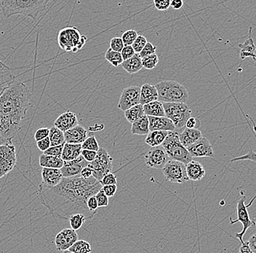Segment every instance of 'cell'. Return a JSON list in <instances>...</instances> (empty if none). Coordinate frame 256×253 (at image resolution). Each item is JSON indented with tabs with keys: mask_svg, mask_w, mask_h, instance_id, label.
Listing matches in <instances>:
<instances>
[{
	"mask_svg": "<svg viewBox=\"0 0 256 253\" xmlns=\"http://www.w3.org/2000/svg\"><path fill=\"white\" fill-rule=\"evenodd\" d=\"M102 188L100 182L92 177L88 179L82 178L80 176L68 178L64 177L60 183L55 188H46L47 206L57 214L63 212L64 215L71 216L81 213L88 214L91 218L95 214L88 210V199L96 196Z\"/></svg>",
	"mask_w": 256,
	"mask_h": 253,
	"instance_id": "6da1fadb",
	"label": "cell"
},
{
	"mask_svg": "<svg viewBox=\"0 0 256 253\" xmlns=\"http://www.w3.org/2000/svg\"><path fill=\"white\" fill-rule=\"evenodd\" d=\"M31 93L26 85L16 82L0 96V134L12 139L20 131L30 106Z\"/></svg>",
	"mask_w": 256,
	"mask_h": 253,
	"instance_id": "7a4b0ae2",
	"label": "cell"
},
{
	"mask_svg": "<svg viewBox=\"0 0 256 253\" xmlns=\"http://www.w3.org/2000/svg\"><path fill=\"white\" fill-rule=\"evenodd\" d=\"M44 0H0V9L6 19L14 15H24L35 20L47 9Z\"/></svg>",
	"mask_w": 256,
	"mask_h": 253,
	"instance_id": "3957f363",
	"label": "cell"
},
{
	"mask_svg": "<svg viewBox=\"0 0 256 253\" xmlns=\"http://www.w3.org/2000/svg\"><path fill=\"white\" fill-rule=\"evenodd\" d=\"M158 101L162 103H186L188 91L185 86L175 81H162L155 85Z\"/></svg>",
	"mask_w": 256,
	"mask_h": 253,
	"instance_id": "277c9868",
	"label": "cell"
},
{
	"mask_svg": "<svg viewBox=\"0 0 256 253\" xmlns=\"http://www.w3.org/2000/svg\"><path fill=\"white\" fill-rule=\"evenodd\" d=\"M170 159L186 165L192 161V157L188 150L182 145L179 139L178 133L168 131V137L162 145Z\"/></svg>",
	"mask_w": 256,
	"mask_h": 253,
	"instance_id": "5b68a950",
	"label": "cell"
},
{
	"mask_svg": "<svg viewBox=\"0 0 256 253\" xmlns=\"http://www.w3.org/2000/svg\"><path fill=\"white\" fill-rule=\"evenodd\" d=\"M86 41L87 38L82 35L74 27H65L58 35L59 47L66 52L76 53L84 46Z\"/></svg>",
	"mask_w": 256,
	"mask_h": 253,
	"instance_id": "8992f818",
	"label": "cell"
},
{
	"mask_svg": "<svg viewBox=\"0 0 256 253\" xmlns=\"http://www.w3.org/2000/svg\"><path fill=\"white\" fill-rule=\"evenodd\" d=\"M163 107L166 117L174 123L176 130L184 129L191 118L192 110L186 103H163Z\"/></svg>",
	"mask_w": 256,
	"mask_h": 253,
	"instance_id": "52a82bcc",
	"label": "cell"
},
{
	"mask_svg": "<svg viewBox=\"0 0 256 253\" xmlns=\"http://www.w3.org/2000/svg\"><path fill=\"white\" fill-rule=\"evenodd\" d=\"M113 158L108 154V151L103 147H100L95 160L88 163L94 171L92 177L100 182L102 178L108 173L112 172L113 169Z\"/></svg>",
	"mask_w": 256,
	"mask_h": 253,
	"instance_id": "ba28073f",
	"label": "cell"
},
{
	"mask_svg": "<svg viewBox=\"0 0 256 253\" xmlns=\"http://www.w3.org/2000/svg\"><path fill=\"white\" fill-rule=\"evenodd\" d=\"M17 163L16 147L9 139L0 145V179L7 175L15 167Z\"/></svg>",
	"mask_w": 256,
	"mask_h": 253,
	"instance_id": "9c48e42d",
	"label": "cell"
},
{
	"mask_svg": "<svg viewBox=\"0 0 256 253\" xmlns=\"http://www.w3.org/2000/svg\"><path fill=\"white\" fill-rule=\"evenodd\" d=\"M246 196L244 195V192H241V197L238 200V204H236V214H238V218L234 220L232 217H230V223L235 224L236 222H240L242 225V230L240 233H236V238H239L240 242L242 244L244 242L243 241V236L246 234V231L248 229L252 226H255L256 225V222H254L250 220L248 214V205H246Z\"/></svg>",
	"mask_w": 256,
	"mask_h": 253,
	"instance_id": "30bf717a",
	"label": "cell"
},
{
	"mask_svg": "<svg viewBox=\"0 0 256 253\" xmlns=\"http://www.w3.org/2000/svg\"><path fill=\"white\" fill-rule=\"evenodd\" d=\"M166 180L172 183L183 184L188 180L186 165L178 161L170 160L162 168Z\"/></svg>",
	"mask_w": 256,
	"mask_h": 253,
	"instance_id": "8fae6325",
	"label": "cell"
},
{
	"mask_svg": "<svg viewBox=\"0 0 256 253\" xmlns=\"http://www.w3.org/2000/svg\"><path fill=\"white\" fill-rule=\"evenodd\" d=\"M144 158L146 166L154 169H162L164 165L170 160L162 145L152 147Z\"/></svg>",
	"mask_w": 256,
	"mask_h": 253,
	"instance_id": "7c38bea8",
	"label": "cell"
},
{
	"mask_svg": "<svg viewBox=\"0 0 256 253\" xmlns=\"http://www.w3.org/2000/svg\"><path fill=\"white\" fill-rule=\"evenodd\" d=\"M140 87L132 86L126 88L122 93L118 107L122 111L126 112L131 107L140 104Z\"/></svg>",
	"mask_w": 256,
	"mask_h": 253,
	"instance_id": "4fadbf2b",
	"label": "cell"
},
{
	"mask_svg": "<svg viewBox=\"0 0 256 253\" xmlns=\"http://www.w3.org/2000/svg\"><path fill=\"white\" fill-rule=\"evenodd\" d=\"M79 239L76 230L72 228H64L56 235L55 243L58 251L68 250L72 245Z\"/></svg>",
	"mask_w": 256,
	"mask_h": 253,
	"instance_id": "5bb4252c",
	"label": "cell"
},
{
	"mask_svg": "<svg viewBox=\"0 0 256 253\" xmlns=\"http://www.w3.org/2000/svg\"><path fill=\"white\" fill-rule=\"evenodd\" d=\"M187 150L192 158H214L215 156L212 145L206 137H201Z\"/></svg>",
	"mask_w": 256,
	"mask_h": 253,
	"instance_id": "9a60e30c",
	"label": "cell"
},
{
	"mask_svg": "<svg viewBox=\"0 0 256 253\" xmlns=\"http://www.w3.org/2000/svg\"><path fill=\"white\" fill-rule=\"evenodd\" d=\"M88 162L82 155L79 158L71 161H64L63 167L60 169L62 175L65 178L80 176L82 169L88 166Z\"/></svg>",
	"mask_w": 256,
	"mask_h": 253,
	"instance_id": "2e32d148",
	"label": "cell"
},
{
	"mask_svg": "<svg viewBox=\"0 0 256 253\" xmlns=\"http://www.w3.org/2000/svg\"><path fill=\"white\" fill-rule=\"evenodd\" d=\"M42 185L44 188L51 189L55 188L60 183L64 177L60 169L43 168L41 172Z\"/></svg>",
	"mask_w": 256,
	"mask_h": 253,
	"instance_id": "e0dca14e",
	"label": "cell"
},
{
	"mask_svg": "<svg viewBox=\"0 0 256 253\" xmlns=\"http://www.w3.org/2000/svg\"><path fill=\"white\" fill-rule=\"evenodd\" d=\"M78 125L79 121L78 117L74 113L71 111H67L59 115L54 122V126L64 133L73 129Z\"/></svg>",
	"mask_w": 256,
	"mask_h": 253,
	"instance_id": "ac0fdd59",
	"label": "cell"
},
{
	"mask_svg": "<svg viewBox=\"0 0 256 253\" xmlns=\"http://www.w3.org/2000/svg\"><path fill=\"white\" fill-rule=\"evenodd\" d=\"M88 137V131L80 125L64 132L66 143L73 145H82Z\"/></svg>",
	"mask_w": 256,
	"mask_h": 253,
	"instance_id": "d6986e66",
	"label": "cell"
},
{
	"mask_svg": "<svg viewBox=\"0 0 256 253\" xmlns=\"http://www.w3.org/2000/svg\"><path fill=\"white\" fill-rule=\"evenodd\" d=\"M150 121V130L175 131L176 127L172 121L167 117L148 116Z\"/></svg>",
	"mask_w": 256,
	"mask_h": 253,
	"instance_id": "ffe728a7",
	"label": "cell"
},
{
	"mask_svg": "<svg viewBox=\"0 0 256 253\" xmlns=\"http://www.w3.org/2000/svg\"><path fill=\"white\" fill-rule=\"evenodd\" d=\"M16 76L12 69L0 61V96L11 85L15 83Z\"/></svg>",
	"mask_w": 256,
	"mask_h": 253,
	"instance_id": "44dd1931",
	"label": "cell"
},
{
	"mask_svg": "<svg viewBox=\"0 0 256 253\" xmlns=\"http://www.w3.org/2000/svg\"><path fill=\"white\" fill-rule=\"evenodd\" d=\"M186 170L188 180L200 181L206 175L204 166L198 161L193 160L186 165Z\"/></svg>",
	"mask_w": 256,
	"mask_h": 253,
	"instance_id": "7402d4cb",
	"label": "cell"
},
{
	"mask_svg": "<svg viewBox=\"0 0 256 253\" xmlns=\"http://www.w3.org/2000/svg\"><path fill=\"white\" fill-rule=\"evenodd\" d=\"M158 100V92L155 86L145 83L140 87V105H145Z\"/></svg>",
	"mask_w": 256,
	"mask_h": 253,
	"instance_id": "603a6c76",
	"label": "cell"
},
{
	"mask_svg": "<svg viewBox=\"0 0 256 253\" xmlns=\"http://www.w3.org/2000/svg\"><path fill=\"white\" fill-rule=\"evenodd\" d=\"M240 55L242 60L247 59L248 57L252 58L256 62V56L255 51L256 47L254 44V40L252 38V28H250L249 38L246 40L243 44H240Z\"/></svg>",
	"mask_w": 256,
	"mask_h": 253,
	"instance_id": "cb8c5ba5",
	"label": "cell"
},
{
	"mask_svg": "<svg viewBox=\"0 0 256 253\" xmlns=\"http://www.w3.org/2000/svg\"><path fill=\"white\" fill-rule=\"evenodd\" d=\"M201 137H202V135L199 129H185L183 132L179 134L180 142L186 149L199 140Z\"/></svg>",
	"mask_w": 256,
	"mask_h": 253,
	"instance_id": "d4e9b609",
	"label": "cell"
},
{
	"mask_svg": "<svg viewBox=\"0 0 256 253\" xmlns=\"http://www.w3.org/2000/svg\"><path fill=\"white\" fill-rule=\"evenodd\" d=\"M82 145H73V144H64L62 158L64 161H71L79 158L81 155Z\"/></svg>",
	"mask_w": 256,
	"mask_h": 253,
	"instance_id": "484cf974",
	"label": "cell"
},
{
	"mask_svg": "<svg viewBox=\"0 0 256 253\" xmlns=\"http://www.w3.org/2000/svg\"><path fill=\"white\" fill-rule=\"evenodd\" d=\"M39 162L40 166L42 168L57 169H62L64 163V160L62 158L44 154L40 155Z\"/></svg>",
	"mask_w": 256,
	"mask_h": 253,
	"instance_id": "4316f807",
	"label": "cell"
},
{
	"mask_svg": "<svg viewBox=\"0 0 256 253\" xmlns=\"http://www.w3.org/2000/svg\"><path fill=\"white\" fill-rule=\"evenodd\" d=\"M121 65L128 73L131 74V75L137 73L138 72L140 71L143 68L142 58H140L139 54H136L130 59L124 61Z\"/></svg>",
	"mask_w": 256,
	"mask_h": 253,
	"instance_id": "83f0119b",
	"label": "cell"
},
{
	"mask_svg": "<svg viewBox=\"0 0 256 253\" xmlns=\"http://www.w3.org/2000/svg\"><path fill=\"white\" fill-rule=\"evenodd\" d=\"M168 135V131H150L146 138L145 142L152 147L161 146Z\"/></svg>",
	"mask_w": 256,
	"mask_h": 253,
	"instance_id": "f1b7e54d",
	"label": "cell"
},
{
	"mask_svg": "<svg viewBox=\"0 0 256 253\" xmlns=\"http://www.w3.org/2000/svg\"><path fill=\"white\" fill-rule=\"evenodd\" d=\"M144 111L146 116L166 117L163 104L160 101H154L143 105Z\"/></svg>",
	"mask_w": 256,
	"mask_h": 253,
	"instance_id": "f546056e",
	"label": "cell"
},
{
	"mask_svg": "<svg viewBox=\"0 0 256 253\" xmlns=\"http://www.w3.org/2000/svg\"><path fill=\"white\" fill-rule=\"evenodd\" d=\"M131 132L136 135H148L150 134V121L148 116L144 115L143 118L132 123L131 126Z\"/></svg>",
	"mask_w": 256,
	"mask_h": 253,
	"instance_id": "4dcf8cb0",
	"label": "cell"
},
{
	"mask_svg": "<svg viewBox=\"0 0 256 253\" xmlns=\"http://www.w3.org/2000/svg\"><path fill=\"white\" fill-rule=\"evenodd\" d=\"M144 115H145V113H144L143 105H140V104L136 106L131 107L129 110L124 112V117L126 119L128 122L132 123V124L143 118Z\"/></svg>",
	"mask_w": 256,
	"mask_h": 253,
	"instance_id": "1f68e13d",
	"label": "cell"
},
{
	"mask_svg": "<svg viewBox=\"0 0 256 253\" xmlns=\"http://www.w3.org/2000/svg\"><path fill=\"white\" fill-rule=\"evenodd\" d=\"M49 139L50 141V147L59 146L66 143L65 137L63 131L52 126L50 129Z\"/></svg>",
	"mask_w": 256,
	"mask_h": 253,
	"instance_id": "d6a6232c",
	"label": "cell"
},
{
	"mask_svg": "<svg viewBox=\"0 0 256 253\" xmlns=\"http://www.w3.org/2000/svg\"><path fill=\"white\" fill-rule=\"evenodd\" d=\"M68 250L74 253H91L92 248L91 245L84 240H78L74 243Z\"/></svg>",
	"mask_w": 256,
	"mask_h": 253,
	"instance_id": "836d02e7",
	"label": "cell"
},
{
	"mask_svg": "<svg viewBox=\"0 0 256 253\" xmlns=\"http://www.w3.org/2000/svg\"><path fill=\"white\" fill-rule=\"evenodd\" d=\"M105 59L108 61L112 66L118 67V66L121 65L123 63V59L122 57L121 53L116 52V51H112L111 49L107 50L105 54Z\"/></svg>",
	"mask_w": 256,
	"mask_h": 253,
	"instance_id": "e575fe53",
	"label": "cell"
},
{
	"mask_svg": "<svg viewBox=\"0 0 256 253\" xmlns=\"http://www.w3.org/2000/svg\"><path fill=\"white\" fill-rule=\"evenodd\" d=\"M86 219H87V217H86V215L81 214V213L72 214L71 216L68 217L71 228L76 230V231L79 230V229L82 228L84 222H86Z\"/></svg>",
	"mask_w": 256,
	"mask_h": 253,
	"instance_id": "d590c367",
	"label": "cell"
},
{
	"mask_svg": "<svg viewBox=\"0 0 256 253\" xmlns=\"http://www.w3.org/2000/svg\"><path fill=\"white\" fill-rule=\"evenodd\" d=\"M142 61L143 68L151 70L154 69L159 63V57L156 55V54H154L148 56V57L143 58V59H142Z\"/></svg>",
	"mask_w": 256,
	"mask_h": 253,
	"instance_id": "8d00e7d4",
	"label": "cell"
},
{
	"mask_svg": "<svg viewBox=\"0 0 256 253\" xmlns=\"http://www.w3.org/2000/svg\"><path fill=\"white\" fill-rule=\"evenodd\" d=\"M82 150L98 152L100 147H99L98 142L95 136L91 135L88 137V138L82 144Z\"/></svg>",
	"mask_w": 256,
	"mask_h": 253,
	"instance_id": "74e56055",
	"label": "cell"
},
{
	"mask_svg": "<svg viewBox=\"0 0 256 253\" xmlns=\"http://www.w3.org/2000/svg\"><path fill=\"white\" fill-rule=\"evenodd\" d=\"M138 36L137 32L134 30H129L124 32L122 35V40L124 46H132V43L136 41L137 37Z\"/></svg>",
	"mask_w": 256,
	"mask_h": 253,
	"instance_id": "f35d334b",
	"label": "cell"
},
{
	"mask_svg": "<svg viewBox=\"0 0 256 253\" xmlns=\"http://www.w3.org/2000/svg\"><path fill=\"white\" fill-rule=\"evenodd\" d=\"M146 43L147 41L145 37L142 35H138L132 45V49L135 51L136 54H140L144 48L145 47Z\"/></svg>",
	"mask_w": 256,
	"mask_h": 253,
	"instance_id": "ab89813d",
	"label": "cell"
},
{
	"mask_svg": "<svg viewBox=\"0 0 256 253\" xmlns=\"http://www.w3.org/2000/svg\"><path fill=\"white\" fill-rule=\"evenodd\" d=\"M256 133V128L255 129ZM251 161L256 162V153L252 151V150H248V153L242 156L236 157V158H232L230 162H235V161Z\"/></svg>",
	"mask_w": 256,
	"mask_h": 253,
	"instance_id": "60d3db41",
	"label": "cell"
},
{
	"mask_svg": "<svg viewBox=\"0 0 256 253\" xmlns=\"http://www.w3.org/2000/svg\"><path fill=\"white\" fill-rule=\"evenodd\" d=\"M99 182H100L102 186L116 185V183H118V178H116V176H115L114 173L110 172L108 174H106L103 178H102V180Z\"/></svg>",
	"mask_w": 256,
	"mask_h": 253,
	"instance_id": "b9f144b4",
	"label": "cell"
},
{
	"mask_svg": "<svg viewBox=\"0 0 256 253\" xmlns=\"http://www.w3.org/2000/svg\"><path fill=\"white\" fill-rule=\"evenodd\" d=\"M156 46H154V45L150 43V42H147L146 45L144 49L142 50V52L139 54V55H140L142 59H143L144 57H148V56H151L152 54H156Z\"/></svg>",
	"mask_w": 256,
	"mask_h": 253,
	"instance_id": "7bdbcfd3",
	"label": "cell"
},
{
	"mask_svg": "<svg viewBox=\"0 0 256 253\" xmlns=\"http://www.w3.org/2000/svg\"><path fill=\"white\" fill-rule=\"evenodd\" d=\"M124 43L121 38H114L110 41V49L116 52L121 53L122 50L124 48Z\"/></svg>",
	"mask_w": 256,
	"mask_h": 253,
	"instance_id": "ee69618b",
	"label": "cell"
},
{
	"mask_svg": "<svg viewBox=\"0 0 256 253\" xmlns=\"http://www.w3.org/2000/svg\"><path fill=\"white\" fill-rule=\"evenodd\" d=\"M64 146V145H59V146L50 147L46 152H44L43 154L62 158Z\"/></svg>",
	"mask_w": 256,
	"mask_h": 253,
	"instance_id": "f6af8a7d",
	"label": "cell"
},
{
	"mask_svg": "<svg viewBox=\"0 0 256 253\" xmlns=\"http://www.w3.org/2000/svg\"><path fill=\"white\" fill-rule=\"evenodd\" d=\"M49 134L50 129H48V128H40V129H38L36 132H35V140L38 142V141L42 140V139L47 138V137H49Z\"/></svg>",
	"mask_w": 256,
	"mask_h": 253,
	"instance_id": "bcb514c9",
	"label": "cell"
},
{
	"mask_svg": "<svg viewBox=\"0 0 256 253\" xmlns=\"http://www.w3.org/2000/svg\"><path fill=\"white\" fill-rule=\"evenodd\" d=\"M155 8L160 11H166L170 7V0H154V1Z\"/></svg>",
	"mask_w": 256,
	"mask_h": 253,
	"instance_id": "7dc6e473",
	"label": "cell"
},
{
	"mask_svg": "<svg viewBox=\"0 0 256 253\" xmlns=\"http://www.w3.org/2000/svg\"><path fill=\"white\" fill-rule=\"evenodd\" d=\"M96 198L97 200L98 205V207H104L108 205V198L105 194L100 190L98 193H96Z\"/></svg>",
	"mask_w": 256,
	"mask_h": 253,
	"instance_id": "c3c4849f",
	"label": "cell"
},
{
	"mask_svg": "<svg viewBox=\"0 0 256 253\" xmlns=\"http://www.w3.org/2000/svg\"><path fill=\"white\" fill-rule=\"evenodd\" d=\"M136 52L132 49V46H124L123 49L121 51L122 57L123 61L128 60L130 59L135 55Z\"/></svg>",
	"mask_w": 256,
	"mask_h": 253,
	"instance_id": "681fc988",
	"label": "cell"
},
{
	"mask_svg": "<svg viewBox=\"0 0 256 253\" xmlns=\"http://www.w3.org/2000/svg\"><path fill=\"white\" fill-rule=\"evenodd\" d=\"M100 190H102L104 194L108 197V198H110V197H113L114 196L115 193H116V190H118V185H105V186H102Z\"/></svg>",
	"mask_w": 256,
	"mask_h": 253,
	"instance_id": "f907efd6",
	"label": "cell"
},
{
	"mask_svg": "<svg viewBox=\"0 0 256 253\" xmlns=\"http://www.w3.org/2000/svg\"><path fill=\"white\" fill-rule=\"evenodd\" d=\"M87 207L88 210L92 214H96L98 205L97 200H96L95 196H91L90 198H88L87 201Z\"/></svg>",
	"mask_w": 256,
	"mask_h": 253,
	"instance_id": "816d5d0a",
	"label": "cell"
},
{
	"mask_svg": "<svg viewBox=\"0 0 256 253\" xmlns=\"http://www.w3.org/2000/svg\"><path fill=\"white\" fill-rule=\"evenodd\" d=\"M97 152L92 151V150H82L81 155L84 158V159L88 163L92 162L95 160Z\"/></svg>",
	"mask_w": 256,
	"mask_h": 253,
	"instance_id": "f5cc1de1",
	"label": "cell"
},
{
	"mask_svg": "<svg viewBox=\"0 0 256 253\" xmlns=\"http://www.w3.org/2000/svg\"><path fill=\"white\" fill-rule=\"evenodd\" d=\"M200 124L201 123H200L199 119L191 117V118H188V121L186 123V129H198L200 128Z\"/></svg>",
	"mask_w": 256,
	"mask_h": 253,
	"instance_id": "db71d44e",
	"label": "cell"
},
{
	"mask_svg": "<svg viewBox=\"0 0 256 253\" xmlns=\"http://www.w3.org/2000/svg\"><path fill=\"white\" fill-rule=\"evenodd\" d=\"M36 145H38L40 151L44 153L50 147V141L49 137L38 141V142H36Z\"/></svg>",
	"mask_w": 256,
	"mask_h": 253,
	"instance_id": "11a10c76",
	"label": "cell"
},
{
	"mask_svg": "<svg viewBox=\"0 0 256 253\" xmlns=\"http://www.w3.org/2000/svg\"><path fill=\"white\" fill-rule=\"evenodd\" d=\"M92 174H94V171H92V168L89 166V164H88V166L82 169L80 177L84 179H88L90 177H92Z\"/></svg>",
	"mask_w": 256,
	"mask_h": 253,
	"instance_id": "9f6ffc18",
	"label": "cell"
},
{
	"mask_svg": "<svg viewBox=\"0 0 256 253\" xmlns=\"http://www.w3.org/2000/svg\"><path fill=\"white\" fill-rule=\"evenodd\" d=\"M248 244L251 250L254 253H256V233L250 236V238L248 240Z\"/></svg>",
	"mask_w": 256,
	"mask_h": 253,
	"instance_id": "6f0895ef",
	"label": "cell"
},
{
	"mask_svg": "<svg viewBox=\"0 0 256 253\" xmlns=\"http://www.w3.org/2000/svg\"><path fill=\"white\" fill-rule=\"evenodd\" d=\"M184 6V2L182 0H172L170 1V7L174 10H180Z\"/></svg>",
	"mask_w": 256,
	"mask_h": 253,
	"instance_id": "680465c9",
	"label": "cell"
},
{
	"mask_svg": "<svg viewBox=\"0 0 256 253\" xmlns=\"http://www.w3.org/2000/svg\"><path fill=\"white\" fill-rule=\"evenodd\" d=\"M239 253H254L248 246V241H244L240 248Z\"/></svg>",
	"mask_w": 256,
	"mask_h": 253,
	"instance_id": "91938a15",
	"label": "cell"
},
{
	"mask_svg": "<svg viewBox=\"0 0 256 253\" xmlns=\"http://www.w3.org/2000/svg\"><path fill=\"white\" fill-rule=\"evenodd\" d=\"M9 140V139H8ZM7 139L4 138V137L2 136V134H0V145H3V144L6 143L7 142Z\"/></svg>",
	"mask_w": 256,
	"mask_h": 253,
	"instance_id": "94428289",
	"label": "cell"
},
{
	"mask_svg": "<svg viewBox=\"0 0 256 253\" xmlns=\"http://www.w3.org/2000/svg\"><path fill=\"white\" fill-rule=\"evenodd\" d=\"M63 253H74V252H71V251H70V250H65V251H64Z\"/></svg>",
	"mask_w": 256,
	"mask_h": 253,
	"instance_id": "6125c7cd",
	"label": "cell"
}]
</instances>
